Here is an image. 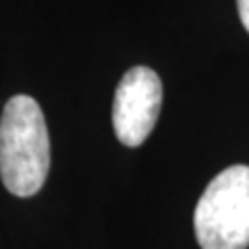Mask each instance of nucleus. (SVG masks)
<instances>
[{"instance_id": "obj_4", "label": "nucleus", "mask_w": 249, "mask_h": 249, "mask_svg": "<svg viewBox=\"0 0 249 249\" xmlns=\"http://www.w3.org/2000/svg\"><path fill=\"white\" fill-rule=\"evenodd\" d=\"M237 9H239V17L243 27L249 31V0H237Z\"/></svg>"}, {"instance_id": "obj_2", "label": "nucleus", "mask_w": 249, "mask_h": 249, "mask_svg": "<svg viewBox=\"0 0 249 249\" xmlns=\"http://www.w3.org/2000/svg\"><path fill=\"white\" fill-rule=\"evenodd\" d=\"M201 249L249 247V166L235 164L208 183L193 214Z\"/></svg>"}, {"instance_id": "obj_3", "label": "nucleus", "mask_w": 249, "mask_h": 249, "mask_svg": "<svg viewBox=\"0 0 249 249\" xmlns=\"http://www.w3.org/2000/svg\"><path fill=\"white\" fill-rule=\"evenodd\" d=\"M162 106V83L150 67H133L123 75L114 93L112 127L127 147L142 145L150 137Z\"/></svg>"}, {"instance_id": "obj_1", "label": "nucleus", "mask_w": 249, "mask_h": 249, "mask_svg": "<svg viewBox=\"0 0 249 249\" xmlns=\"http://www.w3.org/2000/svg\"><path fill=\"white\" fill-rule=\"evenodd\" d=\"M50 170V137L40 104L31 96H13L0 116V178L6 191L31 197Z\"/></svg>"}]
</instances>
